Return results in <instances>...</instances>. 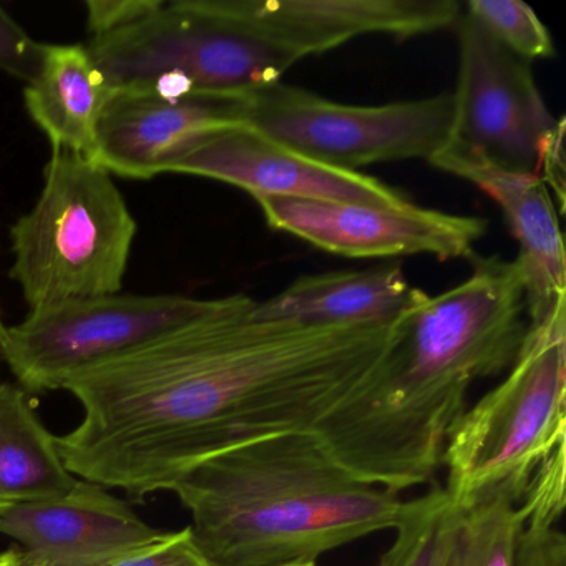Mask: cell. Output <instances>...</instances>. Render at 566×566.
<instances>
[{
	"label": "cell",
	"mask_w": 566,
	"mask_h": 566,
	"mask_svg": "<svg viewBox=\"0 0 566 566\" xmlns=\"http://www.w3.org/2000/svg\"><path fill=\"white\" fill-rule=\"evenodd\" d=\"M247 294L65 382L84 409L57 437L72 475L132 502L171 492L218 453L314 430L392 350L410 314L386 324L307 326L253 316Z\"/></svg>",
	"instance_id": "obj_1"
},
{
	"label": "cell",
	"mask_w": 566,
	"mask_h": 566,
	"mask_svg": "<svg viewBox=\"0 0 566 566\" xmlns=\"http://www.w3.org/2000/svg\"><path fill=\"white\" fill-rule=\"evenodd\" d=\"M211 566L316 565L402 515L399 493L363 482L314 430L263 437L205 460L171 489Z\"/></svg>",
	"instance_id": "obj_2"
},
{
	"label": "cell",
	"mask_w": 566,
	"mask_h": 566,
	"mask_svg": "<svg viewBox=\"0 0 566 566\" xmlns=\"http://www.w3.org/2000/svg\"><path fill=\"white\" fill-rule=\"evenodd\" d=\"M518 261L483 258L459 286L427 297L349 403L357 436L399 462L429 465L467 410L470 387L516 359L528 321Z\"/></svg>",
	"instance_id": "obj_3"
},
{
	"label": "cell",
	"mask_w": 566,
	"mask_h": 566,
	"mask_svg": "<svg viewBox=\"0 0 566 566\" xmlns=\"http://www.w3.org/2000/svg\"><path fill=\"white\" fill-rule=\"evenodd\" d=\"M566 303L526 331L505 379L467 409L443 449V489L459 509L509 493L525 500L565 453Z\"/></svg>",
	"instance_id": "obj_4"
},
{
	"label": "cell",
	"mask_w": 566,
	"mask_h": 566,
	"mask_svg": "<svg viewBox=\"0 0 566 566\" xmlns=\"http://www.w3.org/2000/svg\"><path fill=\"white\" fill-rule=\"evenodd\" d=\"M137 221L101 165L52 150L44 188L11 228V277L31 310L120 293Z\"/></svg>",
	"instance_id": "obj_5"
},
{
	"label": "cell",
	"mask_w": 566,
	"mask_h": 566,
	"mask_svg": "<svg viewBox=\"0 0 566 566\" xmlns=\"http://www.w3.org/2000/svg\"><path fill=\"white\" fill-rule=\"evenodd\" d=\"M85 45L111 88L168 95L241 101L277 84L296 64L208 0H165L144 21Z\"/></svg>",
	"instance_id": "obj_6"
},
{
	"label": "cell",
	"mask_w": 566,
	"mask_h": 566,
	"mask_svg": "<svg viewBox=\"0 0 566 566\" xmlns=\"http://www.w3.org/2000/svg\"><path fill=\"white\" fill-rule=\"evenodd\" d=\"M453 97L363 107L277 84L248 95L240 124L311 160L340 170L399 160H430L452 134Z\"/></svg>",
	"instance_id": "obj_7"
},
{
	"label": "cell",
	"mask_w": 566,
	"mask_h": 566,
	"mask_svg": "<svg viewBox=\"0 0 566 566\" xmlns=\"http://www.w3.org/2000/svg\"><path fill=\"white\" fill-rule=\"evenodd\" d=\"M220 301L117 293L34 307L6 331L0 359L25 392L64 389L74 374L198 319Z\"/></svg>",
	"instance_id": "obj_8"
},
{
	"label": "cell",
	"mask_w": 566,
	"mask_h": 566,
	"mask_svg": "<svg viewBox=\"0 0 566 566\" xmlns=\"http://www.w3.org/2000/svg\"><path fill=\"white\" fill-rule=\"evenodd\" d=\"M459 81L453 92V144L510 170L536 174L552 117L530 62L499 44L470 15H460Z\"/></svg>",
	"instance_id": "obj_9"
},
{
	"label": "cell",
	"mask_w": 566,
	"mask_h": 566,
	"mask_svg": "<svg viewBox=\"0 0 566 566\" xmlns=\"http://www.w3.org/2000/svg\"><path fill=\"white\" fill-rule=\"evenodd\" d=\"M271 230L354 260L427 254L439 261L472 256L485 234L483 218L407 205L370 207L346 201L254 198Z\"/></svg>",
	"instance_id": "obj_10"
},
{
	"label": "cell",
	"mask_w": 566,
	"mask_h": 566,
	"mask_svg": "<svg viewBox=\"0 0 566 566\" xmlns=\"http://www.w3.org/2000/svg\"><path fill=\"white\" fill-rule=\"evenodd\" d=\"M164 174L223 181L253 198L346 201L386 208L410 205L406 195L376 178L311 160L243 124L218 128L191 142L167 161Z\"/></svg>",
	"instance_id": "obj_11"
},
{
	"label": "cell",
	"mask_w": 566,
	"mask_h": 566,
	"mask_svg": "<svg viewBox=\"0 0 566 566\" xmlns=\"http://www.w3.org/2000/svg\"><path fill=\"white\" fill-rule=\"evenodd\" d=\"M218 14L300 62L367 34L416 38L453 28L455 0H208Z\"/></svg>",
	"instance_id": "obj_12"
},
{
	"label": "cell",
	"mask_w": 566,
	"mask_h": 566,
	"mask_svg": "<svg viewBox=\"0 0 566 566\" xmlns=\"http://www.w3.org/2000/svg\"><path fill=\"white\" fill-rule=\"evenodd\" d=\"M0 533L21 543L35 566H112L165 535L125 500L82 479L61 499L8 506Z\"/></svg>",
	"instance_id": "obj_13"
},
{
	"label": "cell",
	"mask_w": 566,
	"mask_h": 566,
	"mask_svg": "<svg viewBox=\"0 0 566 566\" xmlns=\"http://www.w3.org/2000/svg\"><path fill=\"white\" fill-rule=\"evenodd\" d=\"M241 101L112 88L98 122L92 161L111 175L150 180L164 174L167 161L191 142L240 124Z\"/></svg>",
	"instance_id": "obj_14"
},
{
	"label": "cell",
	"mask_w": 566,
	"mask_h": 566,
	"mask_svg": "<svg viewBox=\"0 0 566 566\" xmlns=\"http://www.w3.org/2000/svg\"><path fill=\"white\" fill-rule=\"evenodd\" d=\"M429 161L485 191L503 211L513 238L518 241L516 261L525 274L528 326L565 304V247L558 211L543 178L510 170L453 142L443 145Z\"/></svg>",
	"instance_id": "obj_15"
},
{
	"label": "cell",
	"mask_w": 566,
	"mask_h": 566,
	"mask_svg": "<svg viewBox=\"0 0 566 566\" xmlns=\"http://www.w3.org/2000/svg\"><path fill=\"white\" fill-rule=\"evenodd\" d=\"M427 297L399 264H387L297 277L270 300L256 301L253 316L307 326L386 324L419 310Z\"/></svg>",
	"instance_id": "obj_16"
},
{
	"label": "cell",
	"mask_w": 566,
	"mask_h": 566,
	"mask_svg": "<svg viewBox=\"0 0 566 566\" xmlns=\"http://www.w3.org/2000/svg\"><path fill=\"white\" fill-rule=\"evenodd\" d=\"M111 92L87 45L44 44L24 102L32 122L48 135L52 150H67L92 160L98 122Z\"/></svg>",
	"instance_id": "obj_17"
},
{
	"label": "cell",
	"mask_w": 566,
	"mask_h": 566,
	"mask_svg": "<svg viewBox=\"0 0 566 566\" xmlns=\"http://www.w3.org/2000/svg\"><path fill=\"white\" fill-rule=\"evenodd\" d=\"M72 475L21 386L0 382V499L8 505L67 495Z\"/></svg>",
	"instance_id": "obj_18"
},
{
	"label": "cell",
	"mask_w": 566,
	"mask_h": 566,
	"mask_svg": "<svg viewBox=\"0 0 566 566\" xmlns=\"http://www.w3.org/2000/svg\"><path fill=\"white\" fill-rule=\"evenodd\" d=\"M526 505L509 493H495L460 513L449 566H516Z\"/></svg>",
	"instance_id": "obj_19"
},
{
	"label": "cell",
	"mask_w": 566,
	"mask_h": 566,
	"mask_svg": "<svg viewBox=\"0 0 566 566\" xmlns=\"http://www.w3.org/2000/svg\"><path fill=\"white\" fill-rule=\"evenodd\" d=\"M462 509L443 486L403 503L396 538L377 566H449Z\"/></svg>",
	"instance_id": "obj_20"
},
{
	"label": "cell",
	"mask_w": 566,
	"mask_h": 566,
	"mask_svg": "<svg viewBox=\"0 0 566 566\" xmlns=\"http://www.w3.org/2000/svg\"><path fill=\"white\" fill-rule=\"evenodd\" d=\"M467 15L506 51L523 61L555 57L552 35L530 6L520 0H470Z\"/></svg>",
	"instance_id": "obj_21"
},
{
	"label": "cell",
	"mask_w": 566,
	"mask_h": 566,
	"mask_svg": "<svg viewBox=\"0 0 566 566\" xmlns=\"http://www.w3.org/2000/svg\"><path fill=\"white\" fill-rule=\"evenodd\" d=\"M558 520L528 513L520 538L516 566H566V536L556 526Z\"/></svg>",
	"instance_id": "obj_22"
},
{
	"label": "cell",
	"mask_w": 566,
	"mask_h": 566,
	"mask_svg": "<svg viewBox=\"0 0 566 566\" xmlns=\"http://www.w3.org/2000/svg\"><path fill=\"white\" fill-rule=\"evenodd\" d=\"M44 44L35 42L0 6V71L25 84L38 74Z\"/></svg>",
	"instance_id": "obj_23"
},
{
	"label": "cell",
	"mask_w": 566,
	"mask_h": 566,
	"mask_svg": "<svg viewBox=\"0 0 566 566\" xmlns=\"http://www.w3.org/2000/svg\"><path fill=\"white\" fill-rule=\"evenodd\" d=\"M112 566H211L207 562L193 535L190 526L178 532H165L158 542L140 552L125 556L120 562Z\"/></svg>",
	"instance_id": "obj_24"
},
{
	"label": "cell",
	"mask_w": 566,
	"mask_h": 566,
	"mask_svg": "<svg viewBox=\"0 0 566 566\" xmlns=\"http://www.w3.org/2000/svg\"><path fill=\"white\" fill-rule=\"evenodd\" d=\"M165 0H88L87 31L91 39L130 28L157 12Z\"/></svg>",
	"instance_id": "obj_25"
},
{
	"label": "cell",
	"mask_w": 566,
	"mask_h": 566,
	"mask_svg": "<svg viewBox=\"0 0 566 566\" xmlns=\"http://www.w3.org/2000/svg\"><path fill=\"white\" fill-rule=\"evenodd\" d=\"M0 566H35L31 562L24 549H8V552L0 553Z\"/></svg>",
	"instance_id": "obj_26"
},
{
	"label": "cell",
	"mask_w": 566,
	"mask_h": 566,
	"mask_svg": "<svg viewBox=\"0 0 566 566\" xmlns=\"http://www.w3.org/2000/svg\"><path fill=\"white\" fill-rule=\"evenodd\" d=\"M6 331H8V326H4V323H2V316H0V347H2V340H4Z\"/></svg>",
	"instance_id": "obj_27"
},
{
	"label": "cell",
	"mask_w": 566,
	"mask_h": 566,
	"mask_svg": "<svg viewBox=\"0 0 566 566\" xmlns=\"http://www.w3.org/2000/svg\"><path fill=\"white\" fill-rule=\"evenodd\" d=\"M8 503L4 502V500L0 499V513L4 512L6 509H8Z\"/></svg>",
	"instance_id": "obj_28"
},
{
	"label": "cell",
	"mask_w": 566,
	"mask_h": 566,
	"mask_svg": "<svg viewBox=\"0 0 566 566\" xmlns=\"http://www.w3.org/2000/svg\"><path fill=\"white\" fill-rule=\"evenodd\" d=\"M293 566H317V565H314V563H307V565H293Z\"/></svg>",
	"instance_id": "obj_29"
}]
</instances>
